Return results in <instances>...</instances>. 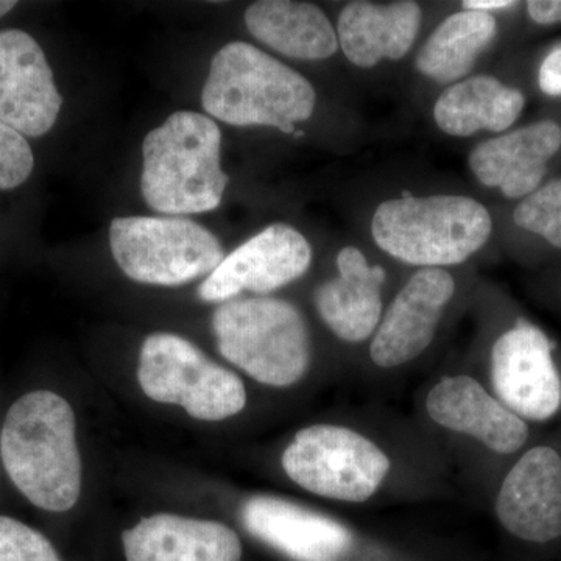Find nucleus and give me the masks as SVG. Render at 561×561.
Instances as JSON below:
<instances>
[{
  "instance_id": "nucleus-1",
  "label": "nucleus",
  "mask_w": 561,
  "mask_h": 561,
  "mask_svg": "<svg viewBox=\"0 0 561 561\" xmlns=\"http://www.w3.org/2000/svg\"><path fill=\"white\" fill-rule=\"evenodd\" d=\"M0 457L11 482L47 512H68L81 493L76 415L65 398L32 391L11 405L0 432Z\"/></svg>"
},
{
  "instance_id": "nucleus-2",
  "label": "nucleus",
  "mask_w": 561,
  "mask_h": 561,
  "mask_svg": "<svg viewBox=\"0 0 561 561\" xmlns=\"http://www.w3.org/2000/svg\"><path fill=\"white\" fill-rule=\"evenodd\" d=\"M316 103L311 81L243 41L227 44L214 55L202 92L203 108L214 119L284 133L311 119Z\"/></svg>"
},
{
  "instance_id": "nucleus-3",
  "label": "nucleus",
  "mask_w": 561,
  "mask_h": 561,
  "mask_svg": "<svg viewBox=\"0 0 561 561\" xmlns=\"http://www.w3.org/2000/svg\"><path fill=\"white\" fill-rule=\"evenodd\" d=\"M220 151L216 122L194 111L173 113L144 139V201L172 217L219 208L230 183L221 169Z\"/></svg>"
},
{
  "instance_id": "nucleus-4",
  "label": "nucleus",
  "mask_w": 561,
  "mask_h": 561,
  "mask_svg": "<svg viewBox=\"0 0 561 561\" xmlns=\"http://www.w3.org/2000/svg\"><path fill=\"white\" fill-rule=\"evenodd\" d=\"M489 209L465 195H404L382 202L373 214L376 245L394 260L442 268L470 260L490 241Z\"/></svg>"
},
{
  "instance_id": "nucleus-5",
  "label": "nucleus",
  "mask_w": 561,
  "mask_h": 561,
  "mask_svg": "<svg viewBox=\"0 0 561 561\" xmlns=\"http://www.w3.org/2000/svg\"><path fill=\"white\" fill-rule=\"evenodd\" d=\"M221 356L254 381L289 387L311 362V339L300 311L279 298L221 302L213 317Z\"/></svg>"
},
{
  "instance_id": "nucleus-6",
  "label": "nucleus",
  "mask_w": 561,
  "mask_h": 561,
  "mask_svg": "<svg viewBox=\"0 0 561 561\" xmlns=\"http://www.w3.org/2000/svg\"><path fill=\"white\" fill-rule=\"evenodd\" d=\"M114 261L128 278L176 287L209 276L224 261L219 239L183 217H117L110 227Z\"/></svg>"
},
{
  "instance_id": "nucleus-7",
  "label": "nucleus",
  "mask_w": 561,
  "mask_h": 561,
  "mask_svg": "<svg viewBox=\"0 0 561 561\" xmlns=\"http://www.w3.org/2000/svg\"><path fill=\"white\" fill-rule=\"evenodd\" d=\"M140 389L157 402L181 405L192 419L220 421L247 404L245 386L180 335L157 332L140 348Z\"/></svg>"
},
{
  "instance_id": "nucleus-8",
  "label": "nucleus",
  "mask_w": 561,
  "mask_h": 561,
  "mask_svg": "<svg viewBox=\"0 0 561 561\" xmlns=\"http://www.w3.org/2000/svg\"><path fill=\"white\" fill-rule=\"evenodd\" d=\"M291 481L319 496L365 502L390 471V460L364 435L346 427L317 424L295 435L283 454Z\"/></svg>"
},
{
  "instance_id": "nucleus-9",
  "label": "nucleus",
  "mask_w": 561,
  "mask_h": 561,
  "mask_svg": "<svg viewBox=\"0 0 561 561\" xmlns=\"http://www.w3.org/2000/svg\"><path fill=\"white\" fill-rule=\"evenodd\" d=\"M491 381L497 398L519 419L551 420L561 408V376L548 335L519 320L491 351Z\"/></svg>"
},
{
  "instance_id": "nucleus-10",
  "label": "nucleus",
  "mask_w": 561,
  "mask_h": 561,
  "mask_svg": "<svg viewBox=\"0 0 561 561\" xmlns=\"http://www.w3.org/2000/svg\"><path fill=\"white\" fill-rule=\"evenodd\" d=\"M312 264V249L297 228L273 224L224 257L198 287L206 302L234 300L242 291L271 294L300 279Z\"/></svg>"
},
{
  "instance_id": "nucleus-11",
  "label": "nucleus",
  "mask_w": 561,
  "mask_h": 561,
  "mask_svg": "<svg viewBox=\"0 0 561 561\" xmlns=\"http://www.w3.org/2000/svg\"><path fill=\"white\" fill-rule=\"evenodd\" d=\"M62 105L46 55L27 32H0V122L39 138L54 128Z\"/></svg>"
},
{
  "instance_id": "nucleus-12",
  "label": "nucleus",
  "mask_w": 561,
  "mask_h": 561,
  "mask_svg": "<svg viewBox=\"0 0 561 561\" xmlns=\"http://www.w3.org/2000/svg\"><path fill=\"white\" fill-rule=\"evenodd\" d=\"M456 283L443 268H421L397 295L370 346L378 367L393 368L419 357L434 341Z\"/></svg>"
},
{
  "instance_id": "nucleus-13",
  "label": "nucleus",
  "mask_w": 561,
  "mask_h": 561,
  "mask_svg": "<svg viewBox=\"0 0 561 561\" xmlns=\"http://www.w3.org/2000/svg\"><path fill=\"white\" fill-rule=\"evenodd\" d=\"M496 515L519 540L561 537V457L556 449L535 446L516 461L502 482Z\"/></svg>"
},
{
  "instance_id": "nucleus-14",
  "label": "nucleus",
  "mask_w": 561,
  "mask_h": 561,
  "mask_svg": "<svg viewBox=\"0 0 561 561\" xmlns=\"http://www.w3.org/2000/svg\"><path fill=\"white\" fill-rule=\"evenodd\" d=\"M242 522L253 537L295 561H339L353 545L341 523L280 497H251Z\"/></svg>"
},
{
  "instance_id": "nucleus-15",
  "label": "nucleus",
  "mask_w": 561,
  "mask_h": 561,
  "mask_svg": "<svg viewBox=\"0 0 561 561\" xmlns=\"http://www.w3.org/2000/svg\"><path fill=\"white\" fill-rule=\"evenodd\" d=\"M560 149V125L540 121L479 144L468 162L472 175L483 186L515 201L526 198L541 186L549 161Z\"/></svg>"
},
{
  "instance_id": "nucleus-16",
  "label": "nucleus",
  "mask_w": 561,
  "mask_h": 561,
  "mask_svg": "<svg viewBox=\"0 0 561 561\" xmlns=\"http://www.w3.org/2000/svg\"><path fill=\"white\" fill-rule=\"evenodd\" d=\"M426 408L435 423L471 435L494 453H516L529 438L526 421L468 376L438 382L427 394Z\"/></svg>"
},
{
  "instance_id": "nucleus-17",
  "label": "nucleus",
  "mask_w": 561,
  "mask_h": 561,
  "mask_svg": "<svg viewBox=\"0 0 561 561\" xmlns=\"http://www.w3.org/2000/svg\"><path fill=\"white\" fill-rule=\"evenodd\" d=\"M421 21L423 11L412 0H356L346 3L339 16V46L346 60L362 69L402 60L419 38Z\"/></svg>"
},
{
  "instance_id": "nucleus-18",
  "label": "nucleus",
  "mask_w": 561,
  "mask_h": 561,
  "mask_svg": "<svg viewBox=\"0 0 561 561\" xmlns=\"http://www.w3.org/2000/svg\"><path fill=\"white\" fill-rule=\"evenodd\" d=\"M127 561H241L238 534L217 522L160 513L122 534Z\"/></svg>"
},
{
  "instance_id": "nucleus-19",
  "label": "nucleus",
  "mask_w": 561,
  "mask_h": 561,
  "mask_svg": "<svg viewBox=\"0 0 561 561\" xmlns=\"http://www.w3.org/2000/svg\"><path fill=\"white\" fill-rule=\"evenodd\" d=\"M335 264L339 276L316 291L317 311L342 341H367L381 323L386 272L381 265H371L353 245L339 251Z\"/></svg>"
},
{
  "instance_id": "nucleus-20",
  "label": "nucleus",
  "mask_w": 561,
  "mask_h": 561,
  "mask_svg": "<svg viewBox=\"0 0 561 561\" xmlns=\"http://www.w3.org/2000/svg\"><path fill=\"white\" fill-rule=\"evenodd\" d=\"M250 35L284 57L328 60L337 51V31L320 7L295 0H260L245 11Z\"/></svg>"
},
{
  "instance_id": "nucleus-21",
  "label": "nucleus",
  "mask_w": 561,
  "mask_h": 561,
  "mask_svg": "<svg viewBox=\"0 0 561 561\" xmlns=\"http://www.w3.org/2000/svg\"><path fill=\"white\" fill-rule=\"evenodd\" d=\"M526 98L491 76L457 81L443 91L434 106L438 128L454 138H468L481 131L508 130L522 116Z\"/></svg>"
},
{
  "instance_id": "nucleus-22",
  "label": "nucleus",
  "mask_w": 561,
  "mask_h": 561,
  "mask_svg": "<svg viewBox=\"0 0 561 561\" xmlns=\"http://www.w3.org/2000/svg\"><path fill=\"white\" fill-rule=\"evenodd\" d=\"M497 35L496 18L461 10L443 20L416 55L421 76L442 84L465 80Z\"/></svg>"
},
{
  "instance_id": "nucleus-23",
  "label": "nucleus",
  "mask_w": 561,
  "mask_h": 561,
  "mask_svg": "<svg viewBox=\"0 0 561 561\" xmlns=\"http://www.w3.org/2000/svg\"><path fill=\"white\" fill-rule=\"evenodd\" d=\"M513 221L561 250V179L542 184L523 198L513 213Z\"/></svg>"
},
{
  "instance_id": "nucleus-24",
  "label": "nucleus",
  "mask_w": 561,
  "mask_h": 561,
  "mask_svg": "<svg viewBox=\"0 0 561 561\" xmlns=\"http://www.w3.org/2000/svg\"><path fill=\"white\" fill-rule=\"evenodd\" d=\"M0 561H61L51 542L27 524L0 516Z\"/></svg>"
},
{
  "instance_id": "nucleus-25",
  "label": "nucleus",
  "mask_w": 561,
  "mask_h": 561,
  "mask_svg": "<svg viewBox=\"0 0 561 561\" xmlns=\"http://www.w3.org/2000/svg\"><path fill=\"white\" fill-rule=\"evenodd\" d=\"M35 157L27 139L0 122V191L21 186L32 175Z\"/></svg>"
},
{
  "instance_id": "nucleus-26",
  "label": "nucleus",
  "mask_w": 561,
  "mask_h": 561,
  "mask_svg": "<svg viewBox=\"0 0 561 561\" xmlns=\"http://www.w3.org/2000/svg\"><path fill=\"white\" fill-rule=\"evenodd\" d=\"M538 87L549 98L561 95V43L553 46L538 70Z\"/></svg>"
},
{
  "instance_id": "nucleus-27",
  "label": "nucleus",
  "mask_w": 561,
  "mask_h": 561,
  "mask_svg": "<svg viewBox=\"0 0 561 561\" xmlns=\"http://www.w3.org/2000/svg\"><path fill=\"white\" fill-rule=\"evenodd\" d=\"M527 13L535 24H560L561 0H530L527 2Z\"/></svg>"
},
{
  "instance_id": "nucleus-28",
  "label": "nucleus",
  "mask_w": 561,
  "mask_h": 561,
  "mask_svg": "<svg viewBox=\"0 0 561 561\" xmlns=\"http://www.w3.org/2000/svg\"><path fill=\"white\" fill-rule=\"evenodd\" d=\"M518 3L511 0H465L461 2L463 10L482 11V13H491L494 10H505L516 7Z\"/></svg>"
},
{
  "instance_id": "nucleus-29",
  "label": "nucleus",
  "mask_w": 561,
  "mask_h": 561,
  "mask_svg": "<svg viewBox=\"0 0 561 561\" xmlns=\"http://www.w3.org/2000/svg\"><path fill=\"white\" fill-rule=\"evenodd\" d=\"M16 7V2H10V0H0V18L9 14L11 10Z\"/></svg>"
}]
</instances>
